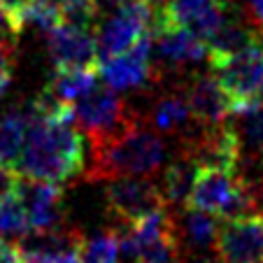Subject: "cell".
<instances>
[{"mask_svg":"<svg viewBox=\"0 0 263 263\" xmlns=\"http://www.w3.org/2000/svg\"><path fill=\"white\" fill-rule=\"evenodd\" d=\"M19 182H21L19 170L0 163V200L14 196L16 191H19Z\"/></svg>","mask_w":263,"mask_h":263,"instance_id":"cb8c5ba5","label":"cell"},{"mask_svg":"<svg viewBox=\"0 0 263 263\" xmlns=\"http://www.w3.org/2000/svg\"><path fill=\"white\" fill-rule=\"evenodd\" d=\"M98 63L77 65V68H54V74H51L49 84L45 86V91H49L54 98L72 105L74 100H80L98 84Z\"/></svg>","mask_w":263,"mask_h":263,"instance_id":"e0dca14e","label":"cell"},{"mask_svg":"<svg viewBox=\"0 0 263 263\" xmlns=\"http://www.w3.org/2000/svg\"><path fill=\"white\" fill-rule=\"evenodd\" d=\"M217 263H263V210L219 221Z\"/></svg>","mask_w":263,"mask_h":263,"instance_id":"8992f818","label":"cell"},{"mask_svg":"<svg viewBox=\"0 0 263 263\" xmlns=\"http://www.w3.org/2000/svg\"><path fill=\"white\" fill-rule=\"evenodd\" d=\"M152 51H154V30L144 35L140 42H135L130 49L98 59L100 77L105 80V84L117 91L144 89L147 84L156 82Z\"/></svg>","mask_w":263,"mask_h":263,"instance_id":"52a82bcc","label":"cell"},{"mask_svg":"<svg viewBox=\"0 0 263 263\" xmlns=\"http://www.w3.org/2000/svg\"><path fill=\"white\" fill-rule=\"evenodd\" d=\"M30 5V0H0V7H3V12H5L7 16L12 19V24L16 26V30H24L21 28V14H24V10Z\"/></svg>","mask_w":263,"mask_h":263,"instance_id":"d4e9b609","label":"cell"},{"mask_svg":"<svg viewBox=\"0 0 263 263\" xmlns=\"http://www.w3.org/2000/svg\"><path fill=\"white\" fill-rule=\"evenodd\" d=\"M63 24H72L80 28L96 30L103 21V7L100 0H59Z\"/></svg>","mask_w":263,"mask_h":263,"instance_id":"44dd1931","label":"cell"},{"mask_svg":"<svg viewBox=\"0 0 263 263\" xmlns=\"http://www.w3.org/2000/svg\"><path fill=\"white\" fill-rule=\"evenodd\" d=\"M258 37H261V28H256L247 16H229L205 40L210 65L226 59V56H233L238 51H242L245 47H249Z\"/></svg>","mask_w":263,"mask_h":263,"instance_id":"5bb4252c","label":"cell"},{"mask_svg":"<svg viewBox=\"0 0 263 263\" xmlns=\"http://www.w3.org/2000/svg\"><path fill=\"white\" fill-rule=\"evenodd\" d=\"M154 70L156 82H161L165 70H177L184 65H196L208 59V45L200 35L186 26L165 24L154 28Z\"/></svg>","mask_w":263,"mask_h":263,"instance_id":"9c48e42d","label":"cell"},{"mask_svg":"<svg viewBox=\"0 0 263 263\" xmlns=\"http://www.w3.org/2000/svg\"><path fill=\"white\" fill-rule=\"evenodd\" d=\"M0 263H26V256L19 245L0 238Z\"/></svg>","mask_w":263,"mask_h":263,"instance_id":"484cf974","label":"cell"},{"mask_svg":"<svg viewBox=\"0 0 263 263\" xmlns=\"http://www.w3.org/2000/svg\"><path fill=\"white\" fill-rule=\"evenodd\" d=\"M165 165V142L159 130L147 119H135L128 128L105 142L91 144V163H86L84 177L117 179V177H152Z\"/></svg>","mask_w":263,"mask_h":263,"instance_id":"7a4b0ae2","label":"cell"},{"mask_svg":"<svg viewBox=\"0 0 263 263\" xmlns=\"http://www.w3.org/2000/svg\"><path fill=\"white\" fill-rule=\"evenodd\" d=\"M198 170H200L198 161L191 154H186V152L177 154L165 165V170L161 173L159 189H161V194H163L168 208H179V205L189 203V196H191V191H194Z\"/></svg>","mask_w":263,"mask_h":263,"instance_id":"2e32d148","label":"cell"},{"mask_svg":"<svg viewBox=\"0 0 263 263\" xmlns=\"http://www.w3.org/2000/svg\"><path fill=\"white\" fill-rule=\"evenodd\" d=\"M156 10L152 0H130L121 3L115 14L103 19L96 28L98 37V59L115 56L130 49L135 42H140L147 33L154 30Z\"/></svg>","mask_w":263,"mask_h":263,"instance_id":"5b68a950","label":"cell"},{"mask_svg":"<svg viewBox=\"0 0 263 263\" xmlns=\"http://www.w3.org/2000/svg\"><path fill=\"white\" fill-rule=\"evenodd\" d=\"M219 221H221V219L214 217V214L186 205L184 212L179 214V219L175 217L177 238H179L182 249L186 247L194 254H203V252H210V249L214 252V242H217V233H219Z\"/></svg>","mask_w":263,"mask_h":263,"instance_id":"9a60e30c","label":"cell"},{"mask_svg":"<svg viewBox=\"0 0 263 263\" xmlns=\"http://www.w3.org/2000/svg\"><path fill=\"white\" fill-rule=\"evenodd\" d=\"M74 126L89 138L91 144L105 142L128 128L140 115L109 84H96L86 96L72 103Z\"/></svg>","mask_w":263,"mask_h":263,"instance_id":"3957f363","label":"cell"},{"mask_svg":"<svg viewBox=\"0 0 263 263\" xmlns=\"http://www.w3.org/2000/svg\"><path fill=\"white\" fill-rule=\"evenodd\" d=\"M147 124L152 128H156L159 133H170V135H186L191 130V124L194 121V115H191V105L186 100V93L182 89H173L168 93L159 96L149 109Z\"/></svg>","mask_w":263,"mask_h":263,"instance_id":"4fadbf2b","label":"cell"},{"mask_svg":"<svg viewBox=\"0 0 263 263\" xmlns=\"http://www.w3.org/2000/svg\"><path fill=\"white\" fill-rule=\"evenodd\" d=\"M19 198L26 208L30 231H47L63 223V189L49 179H35L21 175Z\"/></svg>","mask_w":263,"mask_h":263,"instance_id":"30bf717a","label":"cell"},{"mask_svg":"<svg viewBox=\"0 0 263 263\" xmlns=\"http://www.w3.org/2000/svg\"><path fill=\"white\" fill-rule=\"evenodd\" d=\"M56 263H84V258L80 256V252H77V249H72V252L63 254L61 258H56Z\"/></svg>","mask_w":263,"mask_h":263,"instance_id":"83f0119b","label":"cell"},{"mask_svg":"<svg viewBox=\"0 0 263 263\" xmlns=\"http://www.w3.org/2000/svg\"><path fill=\"white\" fill-rule=\"evenodd\" d=\"M233 117H238V135L242 144H252V147H263V100H254L252 105L238 109Z\"/></svg>","mask_w":263,"mask_h":263,"instance_id":"603a6c76","label":"cell"},{"mask_svg":"<svg viewBox=\"0 0 263 263\" xmlns=\"http://www.w3.org/2000/svg\"><path fill=\"white\" fill-rule=\"evenodd\" d=\"M61 24L63 14L56 0H30V5L21 14V28H35L42 35H49Z\"/></svg>","mask_w":263,"mask_h":263,"instance_id":"ffe728a7","label":"cell"},{"mask_svg":"<svg viewBox=\"0 0 263 263\" xmlns=\"http://www.w3.org/2000/svg\"><path fill=\"white\" fill-rule=\"evenodd\" d=\"M28 135V107H14L0 117V163L16 168Z\"/></svg>","mask_w":263,"mask_h":263,"instance_id":"ac0fdd59","label":"cell"},{"mask_svg":"<svg viewBox=\"0 0 263 263\" xmlns=\"http://www.w3.org/2000/svg\"><path fill=\"white\" fill-rule=\"evenodd\" d=\"M245 14L256 28L263 30V0H245Z\"/></svg>","mask_w":263,"mask_h":263,"instance_id":"4316f807","label":"cell"},{"mask_svg":"<svg viewBox=\"0 0 263 263\" xmlns=\"http://www.w3.org/2000/svg\"><path fill=\"white\" fill-rule=\"evenodd\" d=\"M189 263H212V261H203V258H196V261H189Z\"/></svg>","mask_w":263,"mask_h":263,"instance_id":"f546056e","label":"cell"},{"mask_svg":"<svg viewBox=\"0 0 263 263\" xmlns=\"http://www.w3.org/2000/svg\"><path fill=\"white\" fill-rule=\"evenodd\" d=\"M261 173H263V147H261Z\"/></svg>","mask_w":263,"mask_h":263,"instance_id":"1f68e13d","label":"cell"},{"mask_svg":"<svg viewBox=\"0 0 263 263\" xmlns=\"http://www.w3.org/2000/svg\"><path fill=\"white\" fill-rule=\"evenodd\" d=\"M77 252L84 258V263H121L119 231L107 229V231H98L93 235L82 233Z\"/></svg>","mask_w":263,"mask_h":263,"instance_id":"d6986e66","label":"cell"},{"mask_svg":"<svg viewBox=\"0 0 263 263\" xmlns=\"http://www.w3.org/2000/svg\"><path fill=\"white\" fill-rule=\"evenodd\" d=\"M28 107V135H26L24 152L19 156L16 170L24 177L49 179L63 184L84 175L86 168V142L72 121L51 119Z\"/></svg>","mask_w":263,"mask_h":263,"instance_id":"6da1fadb","label":"cell"},{"mask_svg":"<svg viewBox=\"0 0 263 263\" xmlns=\"http://www.w3.org/2000/svg\"><path fill=\"white\" fill-rule=\"evenodd\" d=\"M105 203L112 217L124 226L142 219L159 208H168L159 184L149 177H117L105 186Z\"/></svg>","mask_w":263,"mask_h":263,"instance_id":"ba28073f","label":"cell"},{"mask_svg":"<svg viewBox=\"0 0 263 263\" xmlns=\"http://www.w3.org/2000/svg\"><path fill=\"white\" fill-rule=\"evenodd\" d=\"M256 196H258V203L263 200V182H261V186H256Z\"/></svg>","mask_w":263,"mask_h":263,"instance_id":"f1b7e54d","label":"cell"},{"mask_svg":"<svg viewBox=\"0 0 263 263\" xmlns=\"http://www.w3.org/2000/svg\"><path fill=\"white\" fill-rule=\"evenodd\" d=\"M28 231V217L19 198V191L10 198L0 200V238H24Z\"/></svg>","mask_w":263,"mask_h":263,"instance_id":"7402d4cb","label":"cell"},{"mask_svg":"<svg viewBox=\"0 0 263 263\" xmlns=\"http://www.w3.org/2000/svg\"><path fill=\"white\" fill-rule=\"evenodd\" d=\"M117 3H119V5H121V3H130V0H117Z\"/></svg>","mask_w":263,"mask_h":263,"instance_id":"d6a6232c","label":"cell"},{"mask_svg":"<svg viewBox=\"0 0 263 263\" xmlns=\"http://www.w3.org/2000/svg\"><path fill=\"white\" fill-rule=\"evenodd\" d=\"M261 100H263V89H261Z\"/></svg>","mask_w":263,"mask_h":263,"instance_id":"836d02e7","label":"cell"},{"mask_svg":"<svg viewBox=\"0 0 263 263\" xmlns=\"http://www.w3.org/2000/svg\"><path fill=\"white\" fill-rule=\"evenodd\" d=\"M184 93H186V100L191 105L194 121L203 128H214V126L226 124V119L233 115L231 98L226 96L214 72L194 74L184 84Z\"/></svg>","mask_w":263,"mask_h":263,"instance_id":"7c38bea8","label":"cell"},{"mask_svg":"<svg viewBox=\"0 0 263 263\" xmlns=\"http://www.w3.org/2000/svg\"><path fill=\"white\" fill-rule=\"evenodd\" d=\"M26 263H45V261H33V258H26Z\"/></svg>","mask_w":263,"mask_h":263,"instance_id":"4dcf8cb0","label":"cell"},{"mask_svg":"<svg viewBox=\"0 0 263 263\" xmlns=\"http://www.w3.org/2000/svg\"><path fill=\"white\" fill-rule=\"evenodd\" d=\"M219 84L233 105V115L238 109L252 105L261 98L263 89V40H254L249 47L233 56L217 61L210 65Z\"/></svg>","mask_w":263,"mask_h":263,"instance_id":"277c9868","label":"cell"},{"mask_svg":"<svg viewBox=\"0 0 263 263\" xmlns=\"http://www.w3.org/2000/svg\"><path fill=\"white\" fill-rule=\"evenodd\" d=\"M47 54L54 68H77V65L98 63L96 30L61 24L47 35Z\"/></svg>","mask_w":263,"mask_h":263,"instance_id":"8fae6325","label":"cell"}]
</instances>
